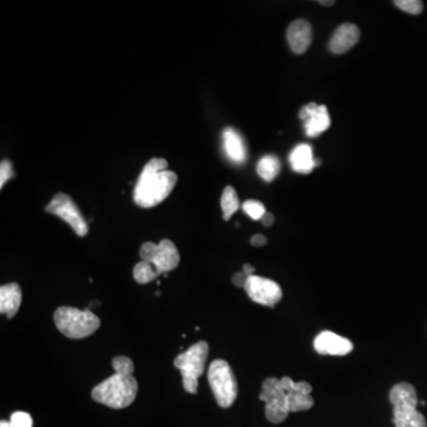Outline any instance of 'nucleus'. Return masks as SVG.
<instances>
[{
	"instance_id": "obj_1",
	"label": "nucleus",
	"mask_w": 427,
	"mask_h": 427,
	"mask_svg": "<svg viewBox=\"0 0 427 427\" xmlns=\"http://www.w3.org/2000/svg\"><path fill=\"white\" fill-rule=\"evenodd\" d=\"M116 371L104 383H99L92 390L94 402L109 409H126L132 405L138 394V383L133 376V361L127 356H116L112 361Z\"/></svg>"
},
{
	"instance_id": "obj_2",
	"label": "nucleus",
	"mask_w": 427,
	"mask_h": 427,
	"mask_svg": "<svg viewBox=\"0 0 427 427\" xmlns=\"http://www.w3.org/2000/svg\"><path fill=\"white\" fill-rule=\"evenodd\" d=\"M167 160L153 158L141 171L134 188V202L143 208H152L167 200L177 183V175L167 171Z\"/></svg>"
},
{
	"instance_id": "obj_3",
	"label": "nucleus",
	"mask_w": 427,
	"mask_h": 427,
	"mask_svg": "<svg viewBox=\"0 0 427 427\" xmlns=\"http://www.w3.org/2000/svg\"><path fill=\"white\" fill-rule=\"evenodd\" d=\"M395 427H427L426 419L416 409L418 394L411 383H397L390 390Z\"/></svg>"
},
{
	"instance_id": "obj_4",
	"label": "nucleus",
	"mask_w": 427,
	"mask_h": 427,
	"mask_svg": "<svg viewBox=\"0 0 427 427\" xmlns=\"http://www.w3.org/2000/svg\"><path fill=\"white\" fill-rule=\"evenodd\" d=\"M56 327L60 332L73 339H81L93 335L100 327V320L90 310L62 306L54 315Z\"/></svg>"
},
{
	"instance_id": "obj_5",
	"label": "nucleus",
	"mask_w": 427,
	"mask_h": 427,
	"mask_svg": "<svg viewBox=\"0 0 427 427\" xmlns=\"http://www.w3.org/2000/svg\"><path fill=\"white\" fill-rule=\"evenodd\" d=\"M208 353V343L201 341L176 357L174 363L175 367L182 373L183 387L188 393H197L198 379L205 372Z\"/></svg>"
},
{
	"instance_id": "obj_6",
	"label": "nucleus",
	"mask_w": 427,
	"mask_h": 427,
	"mask_svg": "<svg viewBox=\"0 0 427 427\" xmlns=\"http://www.w3.org/2000/svg\"><path fill=\"white\" fill-rule=\"evenodd\" d=\"M208 381L219 407H231L238 397V383L229 363L224 360L214 361L209 367Z\"/></svg>"
},
{
	"instance_id": "obj_7",
	"label": "nucleus",
	"mask_w": 427,
	"mask_h": 427,
	"mask_svg": "<svg viewBox=\"0 0 427 427\" xmlns=\"http://www.w3.org/2000/svg\"><path fill=\"white\" fill-rule=\"evenodd\" d=\"M143 261L155 265L160 275L175 270L179 265V249L171 240H162L160 243L145 242L139 251Z\"/></svg>"
},
{
	"instance_id": "obj_8",
	"label": "nucleus",
	"mask_w": 427,
	"mask_h": 427,
	"mask_svg": "<svg viewBox=\"0 0 427 427\" xmlns=\"http://www.w3.org/2000/svg\"><path fill=\"white\" fill-rule=\"evenodd\" d=\"M259 397L261 402H266L265 414L268 421L280 423L287 419L290 409L287 406V392L282 388L280 380L275 378L265 380Z\"/></svg>"
},
{
	"instance_id": "obj_9",
	"label": "nucleus",
	"mask_w": 427,
	"mask_h": 427,
	"mask_svg": "<svg viewBox=\"0 0 427 427\" xmlns=\"http://www.w3.org/2000/svg\"><path fill=\"white\" fill-rule=\"evenodd\" d=\"M45 212L52 215L59 216L74 229L78 236H85L88 233V224L83 219L81 212L78 210V205L66 193H57L52 202L47 205Z\"/></svg>"
},
{
	"instance_id": "obj_10",
	"label": "nucleus",
	"mask_w": 427,
	"mask_h": 427,
	"mask_svg": "<svg viewBox=\"0 0 427 427\" xmlns=\"http://www.w3.org/2000/svg\"><path fill=\"white\" fill-rule=\"evenodd\" d=\"M245 290L253 301L265 306H275L282 298V287L275 280L258 275L248 277Z\"/></svg>"
},
{
	"instance_id": "obj_11",
	"label": "nucleus",
	"mask_w": 427,
	"mask_h": 427,
	"mask_svg": "<svg viewBox=\"0 0 427 427\" xmlns=\"http://www.w3.org/2000/svg\"><path fill=\"white\" fill-rule=\"evenodd\" d=\"M299 118L304 120L305 133L310 138L318 137L330 127L331 120L324 104L310 102L299 111Z\"/></svg>"
},
{
	"instance_id": "obj_12",
	"label": "nucleus",
	"mask_w": 427,
	"mask_h": 427,
	"mask_svg": "<svg viewBox=\"0 0 427 427\" xmlns=\"http://www.w3.org/2000/svg\"><path fill=\"white\" fill-rule=\"evenodd\" d=\"M313 347L320 355H332V356H344L351 353L353 343L346 337L334 334L331 331L320 332L313 342Z\"/></svg>"
},
{
	"instance_id": "obj_13",
	"label": "nucleus",
	"mask_w": 427,
	"mask_h": 427,
	"mask_svg": "<svg viewBox=\"0 0 427 427\" xmlns=\"http://www.w3.org/2000/svg\"><path fill=\"white\" fill-rule=\"evenodd\" d=\"M360 29L353 23H343L335 30L329 41V49L335 55L349 52L360 41Z\"/></svg>"
},
{
	"instance_id": "obj_14",
	"label": "nucleus",
	"mask_w": 427,
	"mask_h": 427,
	"mask_svg": "<svg viewBox=\"0 0 427 427\" xmlns=\"http://www.w3.org/2000/svg\"><path fill=\"white\" fill-rule=\"evenodd\" d=\"M287 42L291 50L301 55L308 50L312 41L311 24L305 19H297L291 23L287 29Z\"/></svg>"
},
{
	"instance_id": "obj_15",
	"label": "nucleus",
	"mask_w": 427,
	"mask_h": 427,
	"mask_svg": "<svg viewBox=\"0 0 427 427\" xmlns=\"http://www.w3.org/2000/svg\"><path fill=\"white\" fill-rule=\"evenodd\" d=\"M22 304V290L17 282H11L0 287V312L8 320L17 315Z\"/></svg>"
},
{
	"instance_id": "obj_16",
	"label": "nucleus",
	"mask_w": 427,
	"mask_h": 427,
	"mask_svg": "<svg viewBox=\"0 0 427 427\" xmlns=\"http://www.w3.org/2000/svg\"><path fill=\"white\" fill-rule=\"evenodd\" d=\"M289 160L294 171L301 175H308L318 164H320V160L313 158L312 148L308 144L296 146L290 153Z\"/></svg>"
},
{
	"instance_id": "obj_17",
	"label": "nucleus",
	"mask_w": 427,
	"mask_h": 427,
	"mask_svg": "<svg viewBox=\"0 0 427 427\" xmlns=\"http://www.w3.org/2000/svg\"><path fill=\"white\" fill-rule=\"evenodd\" d=\"M223 146L227 156L234 163L241 164L246 160V148L241 136L234 130L228 127L223 131Z\"/></svg>"
},
{
	"instance_id": "obj_18",
	"label": "nucleus",
	"mask_w": 427,
	"mask_h": 427,
	"mask_svg": "<svg viewBox=\"0 0 427 427\" xmlns=\"http://www.w3.org/2000/svg\"><path fill=\"white\" fill-rule=\"evenodd\" d=\"M256 172L266 182H272L280 172V160L275 156L263 157L256 165Z\"/></svg>"
},
{
	"instance_id": "obj_19",
	"label": "nucleus",
	"mask_w": 427,
	"mask_h": 427,
	"mask_svg": "<svg viewBox=\"0 0 427 427\" xmlns=\"http://www.w3.org/2000/svg\"><path fill=\"white\" fill-rule=\"evenodd\" d=\"M240 207L238 193L235 191L233 186H227L223 190L222 197H221V208H222L223 219L228 221L235 212H238Z\"/></svg>"
},
{
	"instance_id": "obj_20",
	"label": "nucleus",
	"mask_w": 427,
	"mask_h": 427,
	"mask_svg": "<svg viewBox=\"0 0 427 427\" xmlns=\"http://www.w3.org/2000/svg\"><path fill=\"white\" fill-rule=\"evenodd\" d=\"M287 406L290 412H301L308 411L313 406V399L311 394L301 393V392H290L287 393Z\"/></svg>"
},
{
	"instance_id": "obj_21",
	"label": "nucleus",
	"mask_w": 427,
	"mask_h": 427,
	"mask_svg": "<svg viewBox=\"0 0 427 427\" xmlns=\"http://www.w3.org/2000/svg\"><path fill=\"white\" fill-rule=\"evenodd\" d=\"M160 271L157 270L156 266L150 264L148 261H140L134 266V280L139 284H148L157 279V277H160Z\"/></svg>"
},
{
	"instance_id": "obj_22",
	"label": "nucleus",
	"mask_w": 427,
	"mask_h": 427,
	"mask_svg": "<svg viewBox=\"0 0 427 427\" xmlns=\"http://www.w3.org/2000/svg\"><path fill=\"white\" fill-rule=\"evenodd\" d=\"M34 421L30 414L26 412H15L10 421H1L0 427H32Z\"/></svg>"
},
{
	"instance_id": "obj_23",
	"label": "nucleus",
	"mask_w": 427,
	"mask_h": 427,
	"mask_svg": "<svg viewBox=\"0 0 427 427\" xmlns=\"http://www.w3.org/2000/svg\"><path fill=\"white\" fill-rule=\"evenodd\" d=\"M242 209H243V212L247 214V215L251 217V219H263V216L266 214V209H265V205L259 201H254V200H249V201H246L243 205H242Z\"/></svg>"
},
{
	"instance_id": "obj_24",
	"label": "nucleus",
	"mask_w": 427,
	"mask_h": 427,
	"mask_svg": "<svg viewBox=\"0 0 427 427\" xmlns=\"http://www.w3.org/2000/svg\"><path fill=\"white\" fill-rule=\"evenodd\" d=\"M394 5L409 15H419L423 12V5L420 0H397Z\"/></svg>"
},
{
	"instance_id": "obj_25",
	"label": "nucleus",
	"mask_w": 427,
	"mask_h": 427,
	"mask_svg": "<svg viewBox=\"0 0 427 427\" xmlns=\"http://www.w3.org/2000/svg\"><path fill=\"white\" fill-rule=\"evenodd\" d=\"M11 177H13L12 164L8 160H3L0 165V188H3L5 183L8 182Z\"/></svg>"
},
{
	"instance_id": "obj_26",
	"label": "nucleus",
	"mask_w": 427,
	"mask_h": 427,
	"mask_svg": "<svg viewBox=\"0 0 427 427\" xmlns=\"http://www.w3.org/2000/svg\"><path fill=\"white\" fill-rule=\"evenodd\" d=\"M247 279H248V275H246L245 272H238V273H235L233 275V284H234L235 287H245L246 282H247Z\"/></svg>"
},
{
	"instance_id": "obj_27",
	"label": "nucleus",
	"mask_w": 427,
	"mask_h": 427,
	"mask_svg": "<svg viewBox=\"0 0 427 427\" xmlns=\"http://www.w3.org/2000/svg\"><path fill=\"white\" fill-rule=\"evenodd\" d=\"M267 243V239L264 235L255 234L251 239V245L254 247H263Z\"/></svg>"
},
{
	"instance_id": "obj_28",
	"label": "nucleus",
	"mask_w": 427,
	"mask_h": 427,
	"mask_svg": "<svg viewBox=\"0 0 427 427\" xmlns=\"http://www.w3.org/2000/svg\"><path fill=\"white\" fill-rule=\"evenodd\" d=\"M261 222L264 224L265 227H271L273 223H275V216L271 212H266L264 216H263V219H261Z\"/></svg>"
},
{
	"instance_id": "obj_29",
	"label": "nucleus",
	"mask_w": 427,
	"mask_h": 427,
	"mask_svg": "<svg viewBox=\"0 0 427 427\" xmlns=\"http://www.w3.org/2000/svg\"><path fill=\"white\" fill-rule=\"evenodd\" d=\"M242 271L245 272L246 275H248V277H252V275H254L255 268L253 267L252 265L245 264L243 265V270Z\"/></svg>"
},
{
	"instance_id": "obj_30",
	"label": "nucleus",
	"mask_w": 427,
	"mask_h": 427,
	"mask_svg": "<svg viewBox=\"0 0 427 427\" xmlns=\"http://www.w3.org/2000/svg\"><path fill=\"white\" fill-rule=\"evenodd\" d=\"M318 3H320V5H323V6H332V5L335 4L334 0H330V1H323V0H320Z\"/></svg>"
}]
</instances>
